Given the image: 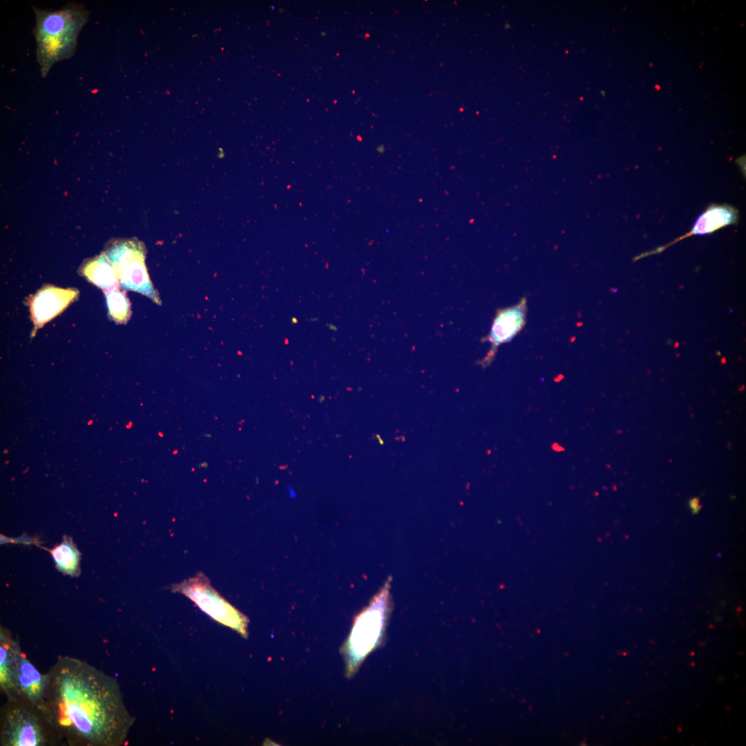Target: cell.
<instances>
[{"instance_id": "obj_14", "label": "cell", "mask_w": 746, "mask_h": 746, "mask_svg": "<svg viewBox=\"0 0 746 746\" xmlns=\"http://www.w3.org/2000/svg\"><path fill=\"white\" fill-rule=\"evenodd\" d=\"M106 296L110 316L117 323H126L131 316L130 304L126 295L115 287L107 291Z\"/></svg>"}, {"instance_id": "obj_1", "label": "cell", "mask_w": 746, "mask_h": 746, "mask_svg": "<svg viewBox=\"0 0 746 746\" xmlns=\"http://www.w3.org/2000/svg\"><path fill=\"white\" fill-rule=\"evenodd\" d=\"M47 674L41 710L57 740L70 745L120 746L133 719L116 679L69 656Z\"/></svg>"}, {"instance_id": "obj_15", "label": "cell", "mask_w": 746, "mask_h": 746, "mask_svg": "<svg viewBox=\"0 0 746 746\" xmlns=\"http://www.w3.org/2000/svg\"><path fill=\"white\" fill-rule=\"evenodd\" d=\"M689 506L694 514L698 513L701 508L698 497H694L689 501Z\"/></svg>"}, {"instance_id": "obj_9", "label": "cell", "mask_w": 746, "mask_h": 746, "mask_svg": "<svg viewBox=\"0 0 746 746\" xmlns=\"http://www.w3.org/2000/svg\"><path fill=\"white\" fill-rule=\"evenodd\" d=\"M15 683L19 699L41 709L47 687V674L37 670L22 651L18 642L15 647Z\"/></svg>"}, {"instance_id": "obj_4", "label": "cell", "mask_w": 746, "mask_h": 746, "mask_svg": "<svg viewBox=\"0 0 746 746\" xmlns=\"http://www.w3.org/2000/svg\"><path fill=\"white\" fill-rule=\"evenodd\" d=\"M388 595V588L385 586L355 620L345 644L347 671L350 673L355 671L380 640L385 620Z\"/></svg>"}, {"instance_id": "obj_12", "label": "cell", "mask_w": 746, "mask_h": 746, "mask_svg": "<svg viewBox=\"0 0 746 746\" xmlns=\"http://www.w3.org/2000/svg\"><path fill=\"white\" fill-rule=\"evenodd\" d=\"M82 272L90 282L104 290L117 287L118 280L115 271L104 254L88 262Z\"/></svg>"}, {"instance_id": "obj_7", "label": "cell", "mask_w": 746, "mask_h": 746, "mask_svg": "<svg viewBox=\"0 0 746 746\" xmlns=\"http://www.w3.org/2000/svg\"><path fill=\"white\" fill-rule=\"evenodd\" d=\"M526 298H523L513 306L497 310L490 332L487 337L491 347L481 361V366L485 367L489 365L494 358L497 347L501 344L511 341L523 328L526 323Z\"/></svg>"}, {"instance_id": "obj_6", "label": "cell", "mask_w": 746, "mask_h": 746, "mask_svg": "<svg viewBox=\"0 0 746 746\" xmlns=\"http://www.w3.org/2000/svg\"><path fill=\"white\" fill-rule=\"evenodd\" d=\"M173 589L186 595L216 621L246 634L247 618L222 598L203 574L175 585Z\"/></svg>"}, {"instance_id": "obj_3", "label": "cell", "mask_w": 746, "mask_h": 746, "mask_svg": "<svg viewBox=\"0 0 746 746\" xmlns=\"http://www.w3.org/2000/svg\"><path fill=\"white\" fill-rule=\"evenodd\" d=\"M57 742L41 709L19 698L7 700L1 714L0 745L44 746Z\"/></svg>"}, {"instance_id": "obj_8", "label": "cell", "mask_w": 746, "mask_h": 746, "mask_svg": "<svg viewBox=\"0 0 746 746\" xmlns=\"http://www.w3.org/2000/svg\"><path fill=\"white\" fill-rule=\"evenodd\" d=\"M738 210L734 207L727 204H711L697 218L689 232L665 245L640 254L634 258V260L660 254L673 244L692 236L710 234L723 227L735 224L738 222Z\"/></svg>"}, {"instance_id": "obj_13", "label": "cell", "mask_w": 746, "mask_h": 746, "mask_svg": "<svg viewBox=\"0 0 746 746\" xmlns=\"http://www.w3.org/2000/svg\"><path fill=\"white\" fill-rule=\"evenodd\" d=\"M57 568L66 574L76 575L79 570V553L70 539L64 541L52 551Z\"/></svg>"}, {"instance_id": "obj_10", "label": "cell", "mask_w": 746, "mask_h": 746, "mask_svg": "<svg viewBox=\"0 0 746 746\" xmlns=\"http://www.w3.org/2000/svg\"><path fill=\"white\" fill-rule=\"evenodd\" d=\"M78 295L73 289L46 287L37 293L30 305L35 329L61 312Z\"/></svg>"}, {"instance_id": "obj_11", "label": "cell", "mask_w": 746, "mask_h": 746, "mask_svg": "<svg viewBox=\"0 0 746 746\" xmlns=\"http://www.w3.org/2000/svg\"><path fill=\"white\" fill-rule=\"evenodd\" d=\"M17 640L5 628L0 629V688L7 700L18 699L15 683V647Z\"/></svg>"}, {"instance_id": "obj_5", "label": "cell", "mask_w": 746, "mask_h": 746, "mask_svg": "<svg viewBox=\"0 0 746 746\" xmlns=\"http://www.w3.org/2000/svg\"><path fill=\"white\" fill-rule=\"evenodd\" d=\"M107 258L124 289L139 292L160 304L146 269L145 254L140 243L133 241L116 243L107 251Z\"/></svg>"}, {"instance_id": "obj_2", "label": "cell", "mask_w": 746, "mask_h": 746, "mask_svg": "<svg viewBox=\"0 0 746 746\" xmlns=\"http://www.w3.org/2000/svg\"><path fill=\"white\" fill-rule=\"evenodd\" d=\"M34 10L37 59L41 75L46 77L55 63L75 53L79 33L87 22L89 13L79 3H69L53 11Z\"/></svg>"}]
</instances>
